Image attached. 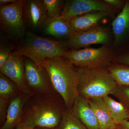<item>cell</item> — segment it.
<instances>
[{"label": "cell", "instance_id": "cell-1", "mask_svg": "<svg viewBox=\"0 0 129 129\" xmlns=\"http://www.w3.org/2000/svg\"><path fill=\"white\" fill-rule=\"evenodd\" d=\"M56 94L33 95L24 106L21 123L29 129L57 128L65 109L57 101Z\"/></svg>", "mask_w": 129, "mask_h": 129}, {"label": "cell", "instance_id": "cell-2", "mask_svg": "<svg viewBox=\"0 0 129 129\" xmlns=\"http://www.w3.org/2000/svg\"><path fill=\"white\" fill-rule=\"evenodd\" d=\"M42 66L48 74L54 90L70 110L79 95L78 69L65 57L46 58Z\"/></svg>", "mask_w": 129, "mask_h": 129}, {"label": "cell", "instance_id": "cell-3", "mask_svg": "<svg viewBox=\"0 0 129 129\" xmlns=\"http://www.w3.org/2000/svg\"><path fill=\"white\" fill-rule=\"evenodd\" d=\"M78 69L79 95L88 99L112 94L117 85L107 68Z\"/></svg>", "mask_w": 129, "mask_h": 129}, {"label": "cell", "instance_id": "cell-4", "mask_svg": "<svg viewBox=\"0 0 129 129\" xmlns=\"http://www.w3.org/2000/svg\"><path fill=\"white\" fill-rule=\"evenodd\" d=\"M24 38L22 45L17 51L39 67H43L46 58L67 57L68 51L65 41L40 37L29 32H26Z\"/></svg>", "mask_w": 129, "mask_h": 129}, {"label": "cell", "instance_id": "cell-5", "mask_svg": "<svg viewBox=\"0 0 129 129\" xmlns=\"http://www.w3.org/2000/svg\"><path fill=\"white\" fill-rule=\"evenodd\" d=\"M66 57L75 67L94 69L107 68L115 57L112 48L104 45L68 51Z\"/></svg>", "mask_w": 129, "mask_h": 129}, {"label": "cell", "instance_id": "cell-6", "mask_svg": "<svg viewBox=\"0 0 129 129\" xmlns=\"http://www.w3.org/2000/svg\"><path fill=\"white\" fill-rule=\"evenodd\" d=\"M24 1L18 0L14 3L1 5V30L13 39H22L26 34L23 21Z\"/></svg>", "mask_w": 129, "mask_h": 129}, {"label": "cell", "instance_id": "cell-7", "mask_svg": "<svg viewBox=\"0 0 129 129\" xmlns=\"http://www.w3.org/2000/svg\"><path fill=\"white\" fill-rule=\"evenodd\" d=\"M24 62L25 81L32 93L47 94L56 93L44 67H39L28 58L24 59Z\"/></svg>", "mask_w": 129, "mask_h": 129}, {"label": "cell", "instance_id": "cell-8", "mask_svg": "<svg viewBox=\"0 0 129 129\" xmlns=\"http://www.w3.org/2000/svg\"><path fill=\"white\" fill-rule=\"evenodd\" d=\"M116 10L103 1L70 0L65 2L60 17L68 21L75 17L93 12H107L113 14Z\"/></svg>", "mask_w": 129, "mask_h": 129}, {"label": "cell", "instance_id": "cell-9", "mask_svg": "<svg viewBox=\"0 0 129 129\" xmlns=\"http://www.w3.org/2000/svg\"><path fill=\"white\" fill-rule=\"evenodd\" d=\"M23 56L17 51H13L0 68V71L15 83L23 93L30 94L32 93L25 81V65Z\"/></svg>", "mask_w": 129, "mask_h": 129}, {"label": "cell", "instance_id": "cell-10", "mask_svg": "<svg viewBox=\"0 0 129 129\" xmlns=\"http://www.w3.org/2000/svg\"><path fill=\"white\" fill-rule=\"evenodd\" d=\"M110 38L108 30L99 26L85 32L74 33L65 42L68 47L72 50H78L95 44L107 45Z\"/></svg>", "mask_w": 129, "mask_h": 129}, {"label": "cell", "instance_id": "cell-11", "mask_svg": "<svg viewBox=\"0 0 129 129\" xmlns=\"http://www.w3.org/2000/svg\"><path fill=\"white\" fill-rule=\"evenodd\" d=\"M114 45L124 46L129 51V0L112 23Z\"/></svg>", "mask_w": 129, "mask_h": 129}, {"label": "cell", "instance_id": "cell-12", "mask_svg": "<svg viewBox=\"0 0 129 129\" xmlns=\"http://www.w3.org/2000/svg\"><path fill=\"white\" fill-rule=\"evenodd\" d=\"M23 16L27 23L34 29L43 27L48 18L43 1L41 0L24 1Z\"/></svg>", "mask_w": 129, "mask_h": 129}, {"label": "cell", "instance_id": "cell-13", "mask_svg": "<svg viewBox=\"0 0 129 129\" xmlns=\"http://www.w3.org/2000/svg\"><path fill=\"white\" fill-rule=\"evenodd\" d=\"M33 93H22L9 101L6 117L1 129H14L21 123L24 108Z\"/></svg>", "mask_w": 129, "mask_h": 129}, {"label": "cell", "instance_id": "cell-14", "mask_svg": "<svg viewBox=\"0 0 129 129\" xmlns=\"http://www.w3.org/2000/svg\"><path fill=\"white\" fill-rule=\"evenodd\" d=\"M70 111L88 129H99L94 112L87 99L79 95Z\"/></svg>", "mask_w": 129, "mask_h": 129}, {"label": "cell", "instance_id": "cell-15", "mask_svg": "<svg viewBox=\"0 0 129 129\" xmlns=\"http://www.w3.org/2000/svg\"><path fill=\"white\" fill-rule=\"evenodd\" d=\"M112 14L107 12H93L75 17L68 22L73 33H80L100 26L99 23L103 19Z\"/></svg>", "mask_w": 129, "mask_h": 129}, {"label": "cell", "instance_id": "cell-16", "mask_svg": "<svg viewBox=\"0 0 129 129\" xmlns=\"http://www.w3.org/2000/svg\"><path fill=\"white\" fill-rule=\"evenodd\" d=\"M92 107L99 124V129H117L103 98L87 99Z\"/></svg>", "mask_w": 129, "mask_h": 129}, {"label": "cell", "instance_id": "cell-17", "mask_svg": "<svg viewBox=\"0 0 129 129\" xmlns=\"http://www.w3.org/2000/svg\"><path fill=\"white\" fill-rule=\"evenodd\" d=\"M43 27L45 34L57 38L68 39L74 33L68 21L61 17L48 18Z\"/></svg>", "mask_w": 129, "mask_h": 129}, {"label": "cell", "instance_id": "cell-18", "mask_svg": "<svg viewBox=\"0 0 129 129\" xmlns=\"http://www.w3.org/2000/svg\"><path fill=\"white\" fill-rule=\"evenodd\" d=\"M113 120L117 125L123 120H129V112L120 102L109 95L103 97Z\"/></svg>", "mask_w": 129, "mask_h": 129}, {"label": "cell", "instance_id": "cell-19", "mask_svg": "<svg viewBox=\"0 0 129 129\" xmlns=\"http://www.w3.org/2000/svg\"><path fill=\"white\" fill-rule=\"evenodd\" d=\"M22 93L12 81L0 73V100L9 101Z\"/></svg>", "mask_w": 129, "mask_h": 129}, {"label": "cell", "instance_id": "cell-20", "mask_svg": "<svg viewBox=\"0 0 129 129\" xmlns=\"http://www.w3.org/2000/svg\"><path fill=\"white\" fill-rule=\"evenodd\" d=\"M107 69L117 85L129 86V66L114 63Z\"/></svg>", "mask_w": 129, "mask_h": 129}, {"label": "cell", "instance_id": "cell-21", "mask_svg": "<svg viewBox=\"0 0 129 129\" xmlns=\"http://www.w3.org/2000/svg\"><path fill=\"white\" fill-rule=\"evenodd\" d=\"M56 129H88L68 109L63 112L61 120Z\"/></svg>", "mask_w": 129, "mask_h": 129}, {"label": "cell", "instance_id": "cell-22", "mask_svg": "<svg viewBox=\"0 0 129 129\" xmlns=\"http://www.w3.org/2000/svg\"><path fill=\"white\" fill-rule=\"evenodd\" d=\"M48 17H60L64 5L61 0H43Z\"/></svg>", "mask_w": 129, "mask_h": 129}, {"label": "cell", "instance_id": "cell-23", "mask_svg": "<svg viewBox=\"0 0 129 129\" xmlns=\"http://www.w3.org/2000/svg\"><path fill=\"white\" fill-rule=\"evenodd\" d=\"M112 95L117 98L129 112V86L117 85Z\"/></svg>", "mask_w": 129, "mask_h": 129}, {"label": "cell", "instance_id": "cell-24", "mask_svg": "<svg viewBox=\"0 0 129 129\" xmlns=\"http://www.w3.org/2000/svg\"><path fill=\"white\" fill-rule=\"evenodd\" d=\"M13 47L9 43L1 41L0 45V68L6 62L9 55L13 52Z\"/></svg>", "mask_w": 129, "mask_h": 129}, {"label": "cell", "instance_id": "cell-25", "mask_svg": "<svg viewBox=\"0 0 129 129\" xmlns=\"http://www.w3.org/2000/svg\"><path fill=\"white\" fill-rule=\"evenodd\" d=\"M9 102V101L0 100V120L2 125L6 120Z\"/></svg>", "mask_w": 129, "mask_h": 129}, {"label": "cell", "instance_id": "cell-26", "mask_svg": "<svg viewBox=\"0 0 129 129\" xmlns=\"http://www.w3.org/2000/svg\"><path fill=\"white\" fill-rule=\"evenodd\" d=\"M113 62L129 66V51L125 52L114 58Z\"/></svg>", "mask_w": 129, "mask_h": 129}, {"label": "cell", "instance_id": "cell-27", "mask_svg": "<svg viewBox=\"0 0 129 129\" xmlns=\"http://www.w3.org/2000/svg\"><path fill=\"white\" fill-rule=\"evenodd\" d=\"M103 2L115 9H123L125 4L126 1L122 0H103Z\"/></svg>", "mask_w": 129, "mask_h": 129}, {"label": "cell", "instance_id": "cell-28", "mask_svg": "<svg viewBox=\"0 0 129 129\" xmlns=\"http://www.w3.org/2000/svg\"><path fill=\"white\" fill-rule=\"evenodd\" d=\"M117 129H129V120H123L117 125Z\"/></svg>", "mask_w": 129, "mask_h": 129}, {"label": "cell", "instance_id": "cell-29", "mask_svg": "<svg viewBox=\"0 0 129 129\" xmlns=\"http://www.w3.org/2000/svg\"><path fill=\"white\" fill-rule=\"evenodd\" d=\"M18 0H1V5H7L11 3H14L17 2Z\"/></svg>", "mask_w": 129, "mask_h": 129}, {"label": "cell", "instance_id": "cell-30", "mask_svg": "<svg viewBox=\"0 0 129 129\" xmlns=\"http://www.w3.org/2000/svg\"><path fill=\"white\" fill-rule=\"evenodd\" d=\"M16 129H28L26 128L25 126H24L23 124H22L21 123L19 124L17 127H16Z\"/></svg>", "mask_w": 129, "mask_h": 129}, {"label": "cell", "instance_id": "cell-31", "mask_svg": "<svg viewBox=\"0 0 129 129\" xmlns=\"http://www.w3.org/2000/svg\"><path fill=\"white\" fill-rule=\"evenodd\" d=\"M44 129V128H34V129Z\"/></svg>", "mask_w": 129, "mask_h": 129}, {"label": "cell", "instance_id": "cell-32", "mask_svg": "<svg viewBox=\"0 0 129 129\" xmlns=\"http://www.w3.org/2000/svg\"></svg>", "mask_w": 129, "mask_h": 129}]
</instances>
